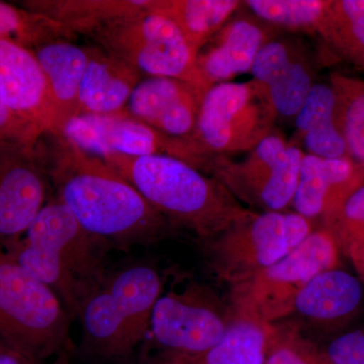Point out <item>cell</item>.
I'll list each match as a JSON object with an SVG mask.
<instances>
[{
  "mask_svg": "<svg viewBox=\"0 0 364 364\" xmlns=\"http://www.w3.org/2000/svg\"><path fill=\"white\" fill-rule=\"evenodd\" d=\"M74 37L65 26L47 16L0 1V39L11 40L33 50L51 41H72Z\"/></svg>",
  "mask_w": 364,
  "mask_h": 364,
  "instance_id": "29",
  "label": "cell"
},
{
  "mask_svg": "<svg viewBox=\"0 0 364 364\" xmlns=\"http://www.w3.org/2000/svg\"><path fill=\"white\" fill-rule=\"evenodd\" d=\"M86 37L93 45L149 77L178 79L205 92L196 52L176 23L149 6L107 21Z\"/></svg>",
  "mask_w": 364,
  "mask_h": 364,
  "instance_id": "7",
  "label": "cell"
},
{
  "mask_svg": "<svg viewBox=\"0 0 364 364\" xmlns=\"http://www.w3.org/2000/svg\"><path fill=\"white\" fill-rule=\"evenodd\" d=\"M340 249L325 228L314 230L293 251L234 287L235 309L272 324L294 313V299L320 273L339 268Z\"/></svg>",
  "mask_w": 364,
  "mask_h": 364,
  "instance_id": "10",
  "label": "cell"
},
{
  "mask_svg": "<svg viewBox=\"0 0 364 364\" xmlns=\"http://www.w3.org/2000/svg\"><path fill=\"white\" fill-rule=\"evenodd\" d=\"M363 284L351 273L335 268L320 273L294 299V312L321 324L346 320L358 311Z\"/></svg>",
  "mask_w": 364,
  "mask_h": 364,
  "instance_id": "21",
  "label": "cell"
},
{
  "mask_svg": "<svg viewBox=\"0 0 364 364\" xmlns=\"http://www.w3.org/2000/svg\"><path fill=\"white\" fill-rule=\"evenodd\" d=\"M0 100L40 135L58 134L47 78L32 50L0 39Z\"/></svg>",
  "mask_w": 364,
  "mask_h": 364,
  "instance_id": "14",
  "label": "cell"
},
{
  "mask_svg": "<svg viewBox=\"0 0 364 364\" xmlns=\"http://www.w3.org/2000/svg\"><path fill=\"white\" fill-rule=\"evenodd\" d=\"M318 36L340 58L364 70V0H330Z\"/></svg>",
  "mask_w": 364,
  "mask_h": 364,
  "instance_id": "26",
  "label": "cell"
},
{
  "mask_svg": "<svg viewBox=\"0 0 364 364\" xmlns=\"http://www.w3.org/2000/svg\"><path fill=\"white\" fill-rule=\"evenodd\" d=\"M40 142H0V247L18 241L52 196Z\"/></svg>",
  "mask_w": 364,
  "mask_h": 364,
  "instance_id": "12",
  "label": "cell"
},
{
  "mask_svg": "<svg viewBox=\"0 0 364 364\" xmlns=\"http://www.w3.org/2000/svg\"><path fill=\"white\" fill-rule=\"evenodd\" d=\"M250 73L264 86L279 119H294L315 82V66L304 41L279 35L261 49Z\"/></svg>",
  "mask_w": 364,
  "mask_h": 364,
  "instance_id": "13",
  "label": "cell"
},
{
  "mask_svg": "<svg viewBox=\"0 0 364 364\" xmlns=\"http://www.w3.org/2000/svg\"><path fill=\"white\" fill-rule=\"evenodd\" d=\"M52 364H71L70 361L67 358L65 353H62L58 355V358L54 361Z\"/></svg>",
  "mask_w": 364,
  "mask_h": 364,
  "instance_id": "36",
  "label": "cell"
},
{
  "mask_svg": "<svg viewBox=\"0 0 364 364\" xmlns=\"http://www.w3.org/2000/svg\"><path fill=\"white\" fill-rule=\"evenodd\" d=\"M32 51L44 71L61 135L69 119L77 114L78 97L85 76L90 50L71 40H56L36 47Z\"/></svg>",
  "mask_w": 364,
  "mask_h": 364,
  "instance_id": "20",
  "label": "cell"
},
{
  "mask_svg": "<svg viewBox=\"0 0 364 364\" xmlns=\"http://www.w3.org/2000/svg\"><path fill=\"white\" fill-rule=\"evenodd\" d=\"M162 291L161 277L151 265L109 270L79 312L83 348L97 358H129L147 336Z\"/></svg>",
  "mask_w": 364,
  "mask_h": 364,
  "instance_id": "4",
  "label": "cell"
},
{
  "mask_svg": "<svg viewBox=\"0 0 364 364\" xmlns=\"http://www.w3.org/2000/svg\"><path fill=\"white\" fill-rule=\"evenodd\" d=\"M345 253L350 258L352 264L358 272V279L364 286V246L360 244H351Z\"/></svg>",
  "mask_w": 364,
  "mask_h": 364,
  "instance_id": "35",
  "label": "cell"
},
{
  "mask_svg": "<svg viewBox=\"0 0 364 364\" xmlns=\"http://www.w3.org/2000/svg\"><path fill=\"white\" fill-rule=\"evenodd\" d=\"M323 228L333 235L344 252L351 244L364 246V182L332 217L323 222Z\"/></svg>",
  "mask_w": 364,
  "mask_h": 364,
  "instance_id": "31",
  "label": "cell"
},
{
  "mask_svg": "<svg viewBox=\"0 0 364 364\" xmlns=\"http://www.w3.org/2000/svg\"><path fill=\"white\" fill-rule=\"evenodd\" d=\"M242 4L238 0H150L149 9L176 23L198 56Z\"/></svg>",
  "mask_w": 364,
  "mask_h": 364,
  "instance_id": "24",
  "label": "cell"
},
{
  "mask_svg": "<svg viewBox=\"0 0 364 364\" xmlns=\"http://www.w3.org/2000/svg\"><path fill=\"white\" fill-rule=\"evenodd\" d=\"M61 135L79 149L102 157L168 154L169 136L158 133L129 114L127 109L114 114H83L72 117Z\"/></svg>",
  "mask_w": 364,
  "mask_h": 364,
  "instance_id": "15",
  "label": "cell"
},
{
  "mask_svg": "<svg viewBox=\"0 0 364 364\" xmlns=\"http://www.w3.org/2000/svg\"><path fill=\"white\" fill-rule=\"evenodd\" d=\"M364 182V169L350 158L327 159L304 155L294 193V213L313 221L332 217Z\"/></svg>",
  "mask_w": 364,
  "mask_h": 364,
  "instance_id": "18",
  "label": "cell"
},
{
  "mask_svg": "<svg viewBox=\"0 0 364 364\" xmlns=\"http://www.w3.org/2000/svg\"><path fill=\"white\" fill-rule=\"evenodd\" d=\"M0 342H1V341H0Z\"/></svg>",
  "mask_w": 364,
  "mask_h": 364,
  "instance_id": "37",
  "label": "cell"
},
{
  "mask_svg": "<svg viewBox=\"0 0 364 364\" xmlns=\"http://www.w3.org/2000/svg\"><path fill=\"white\" fill-rule=\"evenodd\" d=\"M105 242L79 224L54 195L26 233L4 247L18 264L51 287L72 318L109 272Z\"/></svg>",
  "mask_w": 364,
  "mask_h": 364,
  "instance_id": "3",
  "label": "cell"
},
{
  "mask_svg": "<svg viewBox=\"0 0 364 364\" xmlns=\"http://www.w3.org/2000/svg\"><path fill=\"white\" fill-rule=\"evenodd\" d=\"M90 60L78 97L77 114H114L124 111L141 73L97 47L90 46Z\"/></svg>",
  "mask_w": 364,
  "mask_h": 364,
  "instance_id": "19",
  "label": "cell"
},
{
  "mask_svg": "<svg viewBox=\"0 0 364 364\" xmlns=\"http://www.w3.org/2000/svg\"><path fill=\"white\" fill-rule=\"evenodd\" d=\"M21 6L61 23L74 35H88L107 21L147 9L150 0H26Z\"/></svg>",
  "mask_w": 364,
  "mask_h": 364,
  "instance_id": "25",
  "label": "cell"
},
{
  "mask_svg": "<svg viewBox=\"0 0 364 364\" xmlns=\"http://www.w3.org/2000/svg\"><path fill=\"white\" fill-rule=\"evenodd\" d=\"M273 326L237 313L230 318L221 340L200 355L167 364H265Z\"/></svg>",
  "mask_w": 364,
  "mask_h": 364,
  "instance_id": "23",
  "label": "cell"
},
{
  "mask_svg": "<svg viewBox=\"0 0 364 364\" xmlns=\"http://www.w3.org/2000/svg\"><path fill=\"white\" fill-rule=\"evenodd\" d=\"M277 119L267 90L255 79L219 83L203 95L195 130L170 138L167 155L196 168L208 158L248 153L275 131Z\"/></svg>",
  "mask_w": 364,
  "mask_h": 364,
  "instance_id": "5",
  "label": "cell"
},
{
  "mask_svg": "<svg viewBox=\"0 0 364 364\" xmlns=\"http://www.w3.org/2000/svg\"><path fill=\"white\" fill-rule=\"evenodd\" d=\"M40 145L54 196L109 247L152 244L172 227L102 158L57 134L43 136Z\"/></svg>",
  "mask_w": 364,
  "mask_h": 364,
  "instance_id": "1",
  "label": "cell"
},
{
  "mask_svg": "<svg viewBox=\"0 0 364 364\" xmlns=\"http://www.w3.org/2000/svg\"><path fill=\"white\" fill-rule=\"evenodd\" d=\"M205 93L178 79L148 77L136 85L126 109L162 135L186 138L195 130Z\"/></svg>",
  "mask_w": 364,
  "mask_h": 364,
  "instance_id": "17",
  "label": "cell"
},
{
  "mask_svg": "<svg viewBox=\"0 0 364 364\" xmlns=\"http://www.w3.org/2000/svg\"><path fill=\"white\" fill-rule=\"evenodd\" d=\"M296 139L305 154L327 159L349 158L335 119V95L330 83H316L294 119Z\"/></svg>",
  "mask_w": 364,
  "mask_h": 364,
  "instance_id": "22",
  "label": "cell"
},
{
  "mask_svg": "<svg viewBox=\"0 0 364 364\" xmlns=\"http://www.w3.org/2000/svg\"><path fill=\"white\" fill-rule=\"evenodd\" d=\"M312 221L294 212L258 213L205 242L208 265L236 287L272 267L312 232Z\"/></svg>",
  "mask_w": 364,
  "mask_h": 364,
  "instance_id": "9",
  "label": "cell"
},
{
  "mask_svg": "<svg viewBox=\"0 0 364 364\" xmlns=\"http://www.w3.org/2000/svg\"><path fill=\"white\" fill-rule=\"evenodd\" d=\"M42 136L32 127L14 116L0 100V142L16 141V142L37 144Z\"/></svg>",
  "mask_w": 364,
  "mask_h": 364,
  "instance_id": "33",
  "label": "cell"
},
{
  "mask_svg": "<svg viewBox=\"0 0 364 364\" xmlns=\"http://www.w3.org/2000/svg\"><path fill=\"white\" fill-rule=\"evenodd\" d=\"M0 364H41L0 342Z\"/></svg>",
  "mask_w": 364,
  "mask_h": 364,
  "instance_id": "34",
  "label": "cell"
},
{
  "mask_svg": "<svg viewBox=\"0 0 364 364\" xmlns=\"http://www.w3.org/2000/svg\"><path fill=\"white\" fill-rule=\"evenodd\" d=\"M330 0H247L253 16L279 31L317 35Z\"/></svg>",
  "mask_w": 364,
  "mask_h": 364,
  "instance_id": "28",
  "label": "cell"
},
{
  "mask_svg": "<svg viewBox=\"0 0 364 364\" xmlns=\"http://www.w3.org/2000/svg\"><path fill=\"white\" fill-rule=\"evenodd\" d=\"M330 85L335 95V119L352 161L364 169V81L333 73Z\"/></svg>",
  "mask_w": 364,
  "mask_h": 364,
  "instance_id": "27",
  "label": "cell"
},
{
  "mask_svg": "<svg viewBox=\"0 0 364 364\" xmlns=\"http://www.w3.org/2000/svg\"><path fill=\"white\" fill-rule=\"evenodd\" d=\"M279 33L247 9L245 13L239 9L198 53L196 63L205 82L212 87L250 72L261 49Z\"/></svg>",
  "mask_w": 364,
  "mask_h": 364,
  "instance_id": "16",
  "label": "cell"
},
{
  "mask_svg": "<svg viewBox=\"0 0 364 364\" xmlns=\"http://www.w3.org/2000/svg\"><path fill=\"white\" fill-rule=\"evenodd\" d=\"M229 320L205 289L193 284L182 291L171 289L160 296L149 332L168 363L208 350L221 340Z\"/></svg>",
  "mask_w": 364,
  "mask_h": 364,
  "instance_id": "11",
  "label": "cell"
},
{
  "mask_svg": "<svg viewBox=\"0 0 364 364\" xmlns=\"http://www.w3.org/2000/svg\"><path fill=\"white\" fill-rule=\"evenodd\" d=\"M100 158L172 226L186 228L203 241L219 236L256 213L244 207L214 177L178 158L116 153Z\"/></svg>",
  "mask_w": 364,
  "mask_h": 364,
  "instance_id": "2",
  "label": "cell"
},
{
  "mask_svg": "<svg viewBox=\"0 0 364 364\" xmlns=\"http://www.w3.org/2000/svg\"><path fill=\"white\" fill-rule=\"evenodd\" d=\"M71 321L51 287L0 247V341L41 363L65 353Z\"/></svg>",
  "mask_w": 364,
  "mask_h": 364,
  "instance_id": "6",
  "label": "cell"
},
{
  "mask_svg": "<svg viewBox=\"0 0 364 364\" xmlns=\"http://www.w3.org/2000/svg\"><path fill=\"white\" fill-rule=\"evenodd\" d=\"M240 161L213 157L196 169L214 177L242 205L258 213L287 212L293 205L304 151L277 130Z\"/></svg>",
  "mask_w": 364,
  "mask_h": 364,
  "instance_id": "8",
  "label": "cell"
},
{
  "mask_svg": "<svg viewBox=\"0 0 364 364\" xmlns=\"http://www.w3.org/2000/svg\"><path fill=\"white\" fill-rule=\"evenodd\" d=\"M333 364H364V329L344 333L325 350Z\"/></svg>",
  "mask_w": 364,
  "mask_h": 364,
  "instance_id": "32",
  "label": "cell"
},
{
  "mask_svg": "<svg viewBox=\"0 0 364 364\" xmlns=\"http://www.w3.org/2000/svg\"><path fill=\"white\" fill-rule=\"evenodd\" d=\"M265 364H333L325 350L303 338L296 330H277L273 326Z\"/></svg>",
  "mask_w": 364,
  "mask_h": 364,
  "instance_id": "30",
  "label": "cell"
}]
</instances>
